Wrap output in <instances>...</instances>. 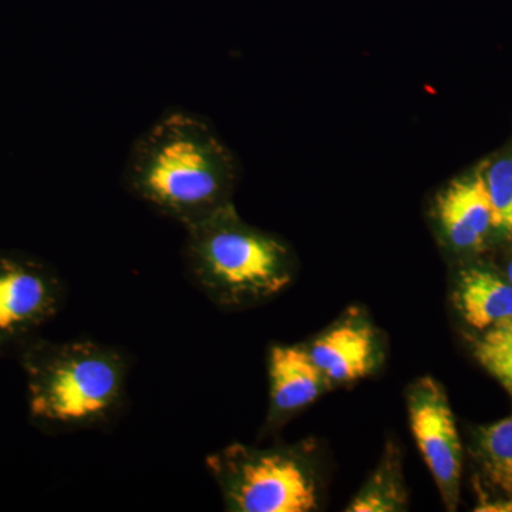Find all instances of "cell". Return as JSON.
I'll return each instance as SVG.
<instances>
[{
	"label": "cell",
	"mask_w": 512,
	"mask_h": 512,
	"mask_svg": "<svg viewBox=\"0 0 512 512\" xmlns=\"http://www.w3.org/2000/svg\"><path fill=\"white\" fill-rule=\"evenodd\" d=\"M232 178L214 131L184 110L164 114L134 141L123 173L130 194L184 228L227 207Z\"/></svg>",
	"instance_id": "cell-1"
},
{
	"label": "cell",
	"mask_w": 512,
	"mask_h": 512,
	"mask_svg": "<svg viewBox=\"0 0 512 512\" xmlns=\"http://www.w3.org/2000/svg\"><path fill=\"white\" fill-rule=\"evenodd\" d=\"M20 359L29 416L42 430L101 429L119 419L126 407L130 359L116 346L32 338Z\"/></svg>",
	"instance_id": "cell-2"
},
{
	"label": "cell",
	"mask_w": 512,
	"mask_h": 512,
	"mask_svg": "<svg viewBox=\"0 0 512 512\" xmlns=\"http://www.w3.org/2000/svg\"><path fill=\"white\" fill-rule=\"evenodd\" d=\"M185 231V271L215 305H255L291 284L293 261L286 245L242 224L231 205Z\"/></svg>",
	"instance_id": "cell-3"
},
{
	"label": "cell",
	"mask_w": 512,
	"mask_h": 512,
	"mask_svg": "<svg viewBox=\"0 0 512 512\" xmlns=\"http://www.w3.org/2000/svg\"><path fill=\"white\" fill-rule=\"evenodd\" d=\"M225 508L235 512H309L318 488L308 458L291 447L231 444L205 460Z\"/></svg>",
	"instance_id": "cell-4"
},
{
	"label": "cell",
	"mask_w": 512,
	"mask_h": 512,
	"mask_svg": "<svg viewBox=\"0 0 512 512\" xmlns=\"http://www.w3.org/2000/svg\"><path fill=\"white\" fill-rule=\"evenodd\" d=\"M63 301V282L52 266L20 252H0V348L28 342Z\"/></svg>",
	"instance_id": "cell-5"
},
{
	"label": "cell",
	"mask_w": 512,
	"mask_h": 512,
	"mask_svg": "<svg viewBox=\"0 0 512 512\" xmlns=\"http://www.w3.org/2000/svg\"><path fill=\"white\" fill-rule=\"evenodd\" d=\"M410 427L424 463L436 481L448 510H454L460 494L463 448L456 419L443 387L423 377L407 396Z\"/></svg>",
	"instance_id": "cell-6"
},
{
	"label": "cell",
	"mask_w": 512,
	"mask_h": 512,
	"mask_svg": "<svg viewBox=\"0 0 512 512\" xmlns=\"http://www.w3.org/2000/svg\"><path fill=\"white\" fill-rule=\"evenodd\" d=\"M269 426L315 402L328 382L308 349L275 345L269 350Z\"/></svg>",
	"instance_id": "cell-7"
},
{
	"label": "cell",
	"mask_w": 512,
	"mask_h": 512,
	"mask_svg": "<svg viewBox=\"0 0 512 512\" xmlns=\"http://www.w3.org/2000/svg\"><path fill=\"white\" fill-rule=\"evenodd\" d=\"M437 217L454 247H483L490 229L495 228L493 204L483 173L453 181L437 198Z\"/></svg>",
	"instance_id": "cell-8"
},
{
	"label": "cell",
	"mask_w": 512,
	"mask_h": 512,
	"mask_svg": "<svg viewBox=\"0 0 512 512\" xmlns=\"http://www.w3.org/2000/svg\"><path fill=\"white\" fill-rule=\"evenodd\" d=\"M308 350L326 379L355 382L369 375L375 366V332L367 323H339L316 339Z\"/></svg>",
	"instance_id": "cell-9"
},
{
	"label": "cell",
	"mask_w": 512,
	"mask_h": 512,
	"mask_svg": "<svg viewBox=\"0 0 512 512\" xmlns=\"http://www.w3.org/2000/svg\"><path fill=\"white\" fill-rule=\"evenodd\" d=\"M457 305L471 328L487 330L512 316V284L483 269H468L460 276Z\"/></svg>",
	"instance_id": "cell-10"
},
{
	"label": "cell",
	"mask_w": 512,
	"mask_h": 512,
	"mask_svg": "<svg viewBox=\"0 0 512 512\" xmlns=\"http://www.w3.org/2000/svg\"><path fill=\"white\" fill-rule=\"evenodd\" d=\"M407 507L400 458L397 451H386V457L362 491L349 505L352 512H396Z\"/></svg>",
	"instance_id": "cell-11"
},
{
	"label": "cell",
	"mask_w": 512,
	"mask_h": 512,
	"mask_svg": "<svg viewBox=\"0 0 512 512\" xmlns=\"http://www.w3.org/2000/svg\"><path fill=\"white\" fill-rule=\"evenodd\" d=\"M478 454L488 483L512 497V417L480 430Z\"/></svg>",
	"instance_id": "cell-12"
},
{
	"label": "cell",
	"mask_w": 512,
	"mask_h": 512,
	"mask_svg": "<svg viewBox=\"0 0 512 512\" xmlns=\"http://www.w3.org/2000/svg\"><path fill=\"white\" fill-rule=\"evenodd\" d=\"M474 356L512 396V316L484 330L474 343Z\"/></svg>",
	"instance_id": "cell-13"
},
{
	"label": "cell",
	"mask_w": 512,
	"mask_h": 512,
	"mask_svg": "<svg viewBox=\"0 0 512 512\" xmlns=\"http://www.w3.org/2000/svg\"><path fill=\"white\" fill-rule=\"evenodd\" d=\"M483 175L493 204L495 229H503L512 237V158L495 161Z\"/></svg>",
	"instance_id": "cell-14"
},
{
	"label": "cell",
	"mask_w": 512,
	"mask_h": 512,
	"mask_svg": "<svg viewBox=\"0 0 512 512\" xmlns=\"http://www.w3.org/2000/svg\"><path fill=\"white\" fill-rule=\"evenodd\" d=\"M476 511H481V512L512 511V500L497 501V503H487V501H483V503H480L477 505Z\"/></svg>",
	"instance_id": "cell-15"
},
{
	"label": "cell",
	"mask_w": 512,
	"mask_h": 512,
	"mask_svg": "<svg viewBox=\"0 0 512 512\" xmlns=\"http://www.w3.org/2000/svg\"><path fill=\"white\" fill-rule=\"evenodd\" d=\"M508 282H510V284H512V261H511L510 266H508Z\"/></svg>",
	"instance_id": "cell-16"
}]
</instances>
